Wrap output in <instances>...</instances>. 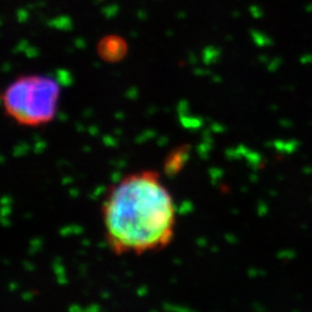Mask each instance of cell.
<instances>
[{
	"label": "cell",
	"mask_w": 312,
	"mask_h": 312,
	"mask_svg": "<svg viewBox=\"0 0 312 312\" xmlns=\"http://www.w3.org/2000/svg\"><path fill=\"white\" fill-rule=\"evenodd\" d=\"M101 214L106 244L116 256L160 251L175 237V201L155 170L128 173L113 184Z\"/></svg>",
	"instance_id": "obj_1"
},
{
	"label": "cell",
	"mask_w": 312,
	"mask_h": 312,
	"mask_svg": "<svg viewBox=\"0 0 312 312\" xmlns=\"http://www.w3.org/2000/svg\"><path fill=\"white\" fill-rule=\"evenodd\" d=\"M61 100V84L42 74L22 75L2 91L5 113L19 125L39 127L56 118Z\"/></svg>",
	"instance_id": "obj_2"
},
{
	"label": "cell",
	"mask_w": 312,
	"mask_h": 312,
	"mask_svg": "<svg viewBox=\"0 0 312 312\" xmlns=\"http://www.w3.org/2000/svg\"><path fill=\"white\" fill-rule=\"evenodd\" d=\"M127 52L126 43L117 36H108L99 44V53L104 61L116 62L122 59Z\"/></svg>",
	"instance_id": "obj_3"
}]
</instances>
